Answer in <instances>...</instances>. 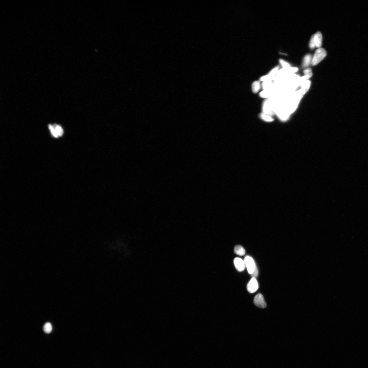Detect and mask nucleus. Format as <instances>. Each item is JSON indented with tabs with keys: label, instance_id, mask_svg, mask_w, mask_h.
<instances>
[{
	"label": "nucleus",
	"instance_id": "f8f14e48",
	"mask_svg": "<svg viewBox=\"0 0 368 368\" xmlns=\"http://www.w3.org/2000/svg\"><path fill=\"white\" fill-rule=\"evenodd\" d=\"M273 84L272 80L266 81L263 82L262 84L261 85V88L263 90H266V89L271 88L273 86Z\"/></svg>",
	"mask_w": 368,
	"mask_h": 368
},
{
	"label": "nucleus",
	"instance_id": "f3484780",
	"mask_svg": "<svg viewBox=\"0 0 368 368\" xmlns=\"http://www.w3.org/2000/svg\"><path fill=\"white\" fill-rule=\"evenodd\" d=\"M53 127H54L55 130H56L58 136H61L63 135V130L60 126L58 125H54Z\"/></svg>",
	"mask_w": 368,
	"mask_h": 368
},
{
	"label": "nucleus",
	"instance_id": "423d86ee",
	"mask_svg": "<svg viewBox=\"0 0 368 368\" xmlns=\"http://www.w3.org/2000/svg\"><path fill=\"white\" fill-rule=\"evenodd\" d=\"M234 263L236 269L238 271L242 272L243 271L246 267L244 261L240 258H236L234 260Z\"/></svg>",
	"mask_w": 368,
	"mask_h": 368
},
{
	"label": "nucleus",
	"instance_id": "9d476101",
	"mask_svg": "<svg viewBox=\"0 0 368 368\" xmlns=\"http://www.w3.org/2000/svg\"><path fill=\"white\" fill-rule=\"evenodd\" d=\"M312 58L311 55H307L304 57L303 62V67L306 68L312 63Z\"/></svg>",
	"mask_w": 368,
	"mask_h": 368
},
{
	"label": "nucleus",
	"instance_id": "7ed1b4c3",
	"mask_svg": "<svg viewBox=\"0 0 368 368\" xmlns=\"http://www.w3.org/2000/svg\"><path fill=\"white\" fill-rule=\"evenodd\" d=\"M244 261L248 273L252 275L257 268L253 259L251 257L247 256L244 259Z\"/></svg>",
	"mask_w": 368,
	"mask_h": 368
},
{
	"label": "nucleus",
	"instance_id": "6ab92c4d",
	"mask_svg": "<svg viewBox=\"0 0 368 368\" xmlns=\"http://www.w3.org/2000/svg\"><path fill=\"white\" fill-rule=\"evenodd\" d=\"M279 66H278L275 68H274L273 69H272L270 71L268 74L275 76L276 73H277V72L278 71V70L279 69Z\"/></svg>",
	"mask_w": 368,
	"mask_h": 368
},
{
	"label": "nucleus",
	"instance_id": "20e7f679",
	"mask_svg": "<svg viewBox=\"0 0 368 368\" xmlns=\"http://www.w3.org/2000/svg\"><path fill=\"white\" fill-rule=\"evenodd\" d=\"M254 303L255 305L258 307L264 308L266 307V303L263 295L261 293H258L255 296Z\"/></svg>",
	"mask_w": 368,
	"mask_h": 368
},
{
	"label": "nucleus",
	"instance_id": "2eb2a0df",
	"mask_svg": "<svg viewBox=\"0 0 368 368\" xmlns=\"http://www.w3.org/2000/svg\"><path fill=\"white\" fill-rule=\"evenodd\" d=\"M52 327L51 324L49 322L46 323L44 325L43 330L45 332L49 333L52 331Z\"/></svg>",
	"mask_w": 368,
	"mask_h": 368
},
{
	"label": "nucleus",
	"instance_id": "ddd939ff",
	"mask_svg": "<svg viewBox=\"0 0 368 368\" xmlns=\"http://www.w3.org/2000/svg\"><path fill=\"white\" fill-rule=\"evenodd\" d=\"M260 118L263 121L268 122H273L274 119L272 118L270 116L266 114H265L263 113H261L259 115Z\"/></svg>",
	"mask_w": 368,
	"mask_h": 368
},
{
	"label": "nucleus",
	"instance_id": "39448f33",
	"mask_svg": "<svg viewBox=\"0 0 368 368\" xmlns=\"http://www.w3.org/2000/svg\"><path fill=\"white\" fill-rule=\"evenodd\" d=\"M258 288V284L256 278H252L247 285V289L248 292L253 293Z\"/></svg>",
	"mask_w": 368,
	"mask_h": 368
},
{
	"label": "nucleus",
	"instance_id": "1a4fd4ad",
	"mask_svg": "<svg viewBox=\"0 0 368 368\" xmlns=\"http://www.w3.org/2000/svg\"><path fill=\"white\" fill-rule=\"evenodd\" d=\"M261 87V85L259 81H255L253 82L252 85V89L253 93H258Z\"/></svg>",
	"mask_w": 368,
	"mask_h": 368
},
{
	"label": "nucleus",
	"instance_id": "9b49d317",
	"mask_svg": "<svg viewBox=\"0 0 368 368\" xmlns=\"http://www.w3.org/2000/svg\"><path fill=\"white\" fill-rule=\"evenodd\" d=\"M234 252L236 254L239 256H243L245 254L246 251L243 247L241 246L238 245L235 247Z\"/></svg>",
	"mask_w": 368,
	"mask_h": 368
},
{
	"label": "nucleus",
	"instance_id": "f03ea898",
	"mask_svg": "<svg viewBox=\"0 0 368 368\" xmlns=\"http://www.w3.org/2000/svg\"><path fill=\"white\" fill-rule=\"evenodd\" d=\"M274 100L272 98L266 100L263 104V113L270 116L274 112Z\"/></svg>",
	"mask_w": 368,
	"mask_h": 368
},
{
	"label": "nucleus",
	"instance_id": "aec40b11",
	"mask_svg": "<svg viewBox=\"0 0 368 368\" xmlns=\"http://www.w3.org/2000/svg\"><path fill=\"white\" fill-rule=\"evenodd\" d=\"M309 46L310 48L311 49H313L315 47V44L314 42L313 35L312 36L311 38H310L309 43Z\"/></svg>",
	"mask_w": 368,
	"mask_h": 368
},
{
	"label": "nucleus",
	"instance_id": "f257e3e1",
	"mask_svg": "<svg viewBox=\"0 0 368 368\" xmlns=\"http://www.w3.org/2000/svg\"><path fill=\"white\" fill-rule=\"evenodd\" d=\"M327 52L324 48H319L315 51L312 57V65H315L322 61L327 56Z\"/></svg>",
	"mask_w": 368,
	"mask_h": 368
},
{
	"label": "nucleus",
	"instance_id": "412c9836",
	"mask_svg": "<svg viewBox=\"0 0 368 368\" xmlns=\"http://www.w3.org/2000/svg\"><path fill=\"white\" fill-rule=\"evenodd\" d=\"M303 73L305 75H310L312 74V70L310 68H307L304 70Z\"/></svg>",
	"mask_w": 368,
	"mask_h": 368
},
{
	"label": "nucleus",
	"instance_id": "4468645a",
	"mask_svg": "<svg viewBox=\"0 0 368 368\" xmlns=\"http://www.w3.org/2000/svg\"><path fill=\"white\" fill-rule=\"evenodd\" d=\"M275 78V76L270 75V74H268V75L263 76L261 77L260 79V81L264 82L266 81L272 80H274Z\"/></svg>",
	"mask_w": 368,
	"mask_h": 368
},
{
	"label": "nucleus",
	"instance_id": "6e6552de",
	"mask_svg": "<svg viewBox=\"0 0 368 368\" xmlns=\"http://www.w3.org/2000/svg\"><path fill=\"white\" fill-rule=\"evenodd\" d=\"M311 82L309 80L303 81L300 83L301 89L306 93L308 91L310 88Z\"/></svg>",
	"mask_w": 368,
	"mask_h": 368
},
{
	"label": "nucleus",
	"instance_id": "a211bd4d",
	"mask_svg": "<svg viewBox=\"0 0 368 368\" xmlns=\"http://www.w3.org/2000/svg\"><path fill=\"white\" fill-rule=\"evenodd\" d=\"M48 127L51 132L53 135L55 137H58V134H57L56 130H55L54 127H53V126L51 125H48Z\"/></svg>",
	"mask_w": 368,
	"mask_h": 368
},
{
	"label": "nucleus",
	"instance_id": "0eeeda50",
	"mask_svg": "<svg viewBox=\"0 0 368 368\" xmlns=\"http://www.w3.org/2000/svg\"><path fill=\"white\" fill-rule=\"evenodd\" d=\"M313 36L314 42L315 47L318 48H321L322 46V33L320 31H317Z\"/></svg>",
	"mask_w": 368,
	"mask_h": 368
},
{
	"label": "nucleus",
	"instance_id": "dca6fc26",
	"mask_svg": "<svg viewBox=\"0 0 368 368\" xmlns=\"http://www.w3.org/2000/svg\"><path fill=\"white\" fill-rule=\"evenodd\" d=\"M279 62L280 65H282L283 68L284 69H288L291 67L290 65L288 62H287L286 61L283 60V59H280Z\"/></svg>",
	"mask_w": 368,
	"mask_h": 368
}]
</instances>
